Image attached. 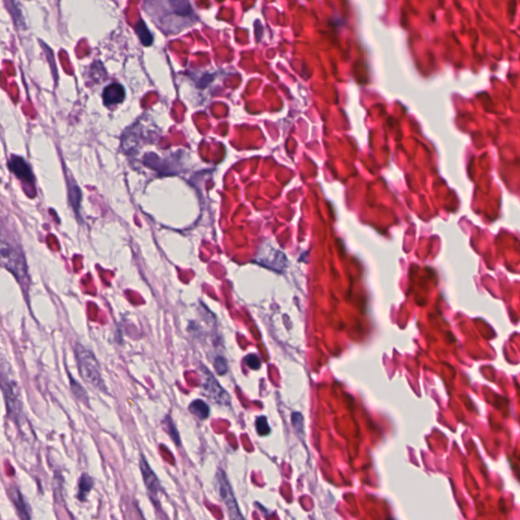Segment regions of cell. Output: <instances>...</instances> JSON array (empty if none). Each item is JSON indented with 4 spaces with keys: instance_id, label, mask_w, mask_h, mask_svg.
Here are the masks:
<instances>
[{
    "instance_id": "5b68a950",
    "label": "cell",
    "mask_w": 520,
    "mask_h": 520,
    "mask_svg": "<svg viewBox=\"0 0 520 520\" xmlns=\"http://www.w3.org/2000/svg\"><path fill=\"white\" fill-rule=\"evenodd\" d=\"M10 248L11 247L8 245V247L6 249L7 255L3 254V258H7V261H6L7 268L15 275V277L17 278L19 283L26 288L27 283H28V278H27V273H26L25 260L23 258L22 252H20L18 254L17 250H15V249L11 250Z\"/></svg>"
},
{
    "instance_id": "5bb4252c",
    "label": "cell",
    "mask_w": 520,
    "mask_h": 520,
    "mask_svg": "<svg viewBox=\"0 0 520 520\" xmlns=\"http://www.w3.org/2000/svg\"><path fill=\"white\" fill-rule=\"evenodd\" d=\"M164 425H165V428L168 432V434L170 435V437L172 438V440L174 441V443L177 445V446H180L181 445V440H180V435H179V432L177 431V428L172 419V417L170 415H167L164 420H162Z\"/></svg>"
},
{
    "instance_id": "4fadbf2b",
    "label": "cell",
    "mask_w": 520,
    "mask_h": 520,
    "mask_svg": "<svg viewBox=\"0 0 520 520\" xmlns=\"http://www.w3.org/2000/svg\"><path fill=\"white\" fill-rule=\"evenodd\" d=\"M136 32H137V36H138L140 42L142 43V45L150 46L152 44L153 37L143 20H139V22L137 23Z\"/></svg>"
},
{
    "instance_id": "8fae6325",
    "label": "cell",
    "mask_w": 520,
    "mask_h": 520,
    "mask_svg": "<svg viewBox=\"0 0 520 520\" xmlns=\"http://www.w3.org/2000/svg\"><path fill=\"white\" fill-rule=\"evenodd\" d=\"M189 411L198 419H205L208 417L210 409L206 402L201 399L193 400L189 405Z\"/></svg>"
},
{
    "instance_id": "2e32d148",
    "label": "cell",
    "mask_w": 520,
    "mask_h": 520,
    "mask_svg": "<svg viewBox=\"0 0 520 520\" xmlns=\"http://www.w3.org/2000/svg\"><path fill=\"white\" fill-rule=\"evenodd\" d=\"M255 426H256V430H257V433L260 435V436H265V435H268L270 433V428L267 424V418L265 416H258L256 418V422H255Z\"/></svg>"
},
{
    "instance_id": "277c9868",
    "label": "cell",
    "mask_w": 520,
    "mask_h": 520,
    "mask_svg": "<svg viewBox=\"0 0 520 520\" xmlns=\"http://www.w3.org/2000/svg\"><path fill=\"white\" fill-rule=\"evenodd\" d=\"M202 383L201 387L203 392L214 402L222 405H229L231 400L226 391L220 386L215 377L204 366L201 367Z\"/></svg>"
},
{
    "instance_id": "ba28073f",
    "label": "cell",
    "mask_w": 520,
    "mask_h": 520,
    "mask_svg": "<svg viewBox=\"0 0 520 520\" xmlns=\"http://www.w3.org/2000/svg\"><path fill=\"white\" fill-rule=\"evenodd\" d=\"M8 168L19 180L35 189L32 173L21 156H12L8 161Z\"/></svg>"
},
{
    "instance_id": "6da1fadb",
    "label": "cell",
    "mask_w": 520,
    "mask_h": 520,
    "mask_svg": "<svg viewBox=\"0 0 520 520\" xmlns=\"http://www.w3.org/2000/svg\"><path fill=\"white\" fill-rule=\"evenodd\" d=\"M147 10L153 19L161 25L160 28L175 34L194 20V13L189 0H147Z\"/></svg>"
},
{
    "instance_id": "30bf717a",
    "label": "cell",
    "mask_w": 520,
    "mask_h": 520,
    "mask_svg": "<svg viewBox=\"0 0 520 520\" xmlns=\"http://www.w3.org/2000/svg\"><path fill=\"white\" fill-rule=\"evenodd\" d=\"M10 498H11V501H12L14 507L16 508L18 516L22 519H29L30 515H29L28 507L26 505V502H25L22 494L19 492V490L17 488H13L10 491Z\"/></svg>"
},
{
    "instance_id": "7c38bea8",
    "label": "cell",
    "mask_w": 520,
    "mask_h": 520,
    "mask_svg": "<svg viewBox=\"0 0 520 520\" xmlns=\"http://www.w3.org/2000/svg\"><path fill=\"white\" fill-rule=\"evenodd\" d=\"M93 486V480L92 478L86 474V473H83L79 480H78V492H77V499L79 501H85L86 500V497L87 495L89 494V492L91 491Z\"/></svg>"
},
{
    "instance_id": "9c48e42d",
    "label": "cell",
    "mask_w": 520,
    "mask_h": 520,
    "mask_svg": "<svg viewBox=\"0 0 520 520\" xmlns=\"http://www.w3.org/2000/svg\"><path fill=\"white\" fill-rule=\"evenodd\" d=\"M125 98L124 87L119 83H111L104 88L103 101L106 106L117 105L122 103Z\"/></svg>"
},
{
    "instance_id": "e0dca14e",
    "label": "cell",
    "mask_w": 520,
    "mask_h": 520,
    "mask_svg": "<svg viewBox=\"0 0 520 520\" xmlns=\"http://www.w3.org/2000/svg\"><path fill=\"white\" fill-rule=\"evenodd\" d=\"M69 193H70V200H71V203L74 207L75 210H77L78 206H79V201H80V197H81V194H80V191L78 189L77 186H75L74 184L72 185V187L70 188L69 190Z\"/></svg>"
},
{
    "instance_id": "52a82bcc",
    "label": "cell",
    "mask_w": 520,
    "mask_h": 520,
    "mask_svg": "<svg viewBox=\"0 0 520 520\" xmlns=\"http://www.w3.org/2000/svg\"><path fill=\"white\" fill-rule=\"evenodd\" d=\"M139 465H140L141 474H142L143 481H144V484L146 486L148 496L151 499H153V498L156 499L157 495H158V492L160 491V484H159V481H158V478H157L156 474L151 469V467L149 466L147 460L142 455L140 456Z\"/></svg>"
},
{
    "instance_id": "ac0fdd59",
    "label": "cell",
    "mask_w": 520,
    "mask_h": 520,
    "mask_svg": "<svg viewBox=\"0 0 520 520\" xmlns=\"http://www.w3.org/2000/svg\"><path fill=\"white\" fill-rule=\"evenodd\" d=\"M213 364H214V369H215L217 374L223 375V374L226 373V371H228V363H226V360L223 356L215 358Z\"/></svg>"
},
{
    "instance_id": "9a60e30c",
    "label": "cell",
    "mask_w": 520,
    "mask_h": 520,
    "mask_svg": "<svg viewBox=\"0 0 520 520\" xmlns=\"http://www.w3.org/2000/svg\"><path fill=\"white\" fill-rule=\"evenodd\" d=\"M70 377V376H69ZM70 386H71V390H72V393L75 395L76 398L78 399H81L83 402H85L87 404V395H86V392L84 391V389L74 380L70 377Z\"/></svg>"
},
{
    "instance_id": "d6986e66",
    "label": "cell",
    "mask_w": 520,
    "mask_h": 520,
    "mask_svg": "<svg viewBox=\"0 0 520 520\" xmlns=\"http://www.w3.org/2000/svg\"><path fill=\"white\" fill-rule=\"evenodd\" d=\"M245 361H246L247 365L249 366V368H251L253 370H256V369L260 368V360H259V358L256 354H249V355H247Z\"/></svg>"
},
{
    "instance_id": "3957f363",
    "label": "cell",
    "mask_w": 520,
    "mask_h": 520,
    "mask_svg": "<svg viewBox=\"0 0 520 520\" xmlns=\"http://www.w3.org/2000/svg\"><path fill=\"white\" fill-rule=\"evenodd\" d=\"M215 481H216V488L218 491V495L225 505V508L228 509L229 515L233 519H241L243 516L240 513V509L238 507L237 501L234 497L233 490L231 488V484L228 480V477L223 470L218 469L215 475Z\"/></svg>"
},
{
    "instance_id": "8992f818",
    "label": "cell",
    "mask_w": 520,
    "mask_h": 520,
    "mask_svg": "<svg viewBox=\"0 0 520 520\" xmlns=\"http://www.w3.org/2000/svg\"><path fill=\"white\" fill-rule=\"evenodd\" d=\"M2 389L5 396L8 413L11 417L17 420L21 412V403L18 392L16 391V384L9 378L5 381V379L2 377Z\"/></svg>"
},
{
    "instance_id": "7a4b0ae2",
    "label": "cell",
    "mask_w": 520,
    "mask_h": 520,
    "mask_svg": "<svg viewBox=\"0 0 520 520\" xmlns=\"http://www.w3.org/2000/svg\"><path fill=\"white\" fill-rule=\"evenodd\" d=\"M74 354L81 378L93 388L105 392L107 388L102 378L98 360L93 352L82 344L76 343L74 347Z\"/></svg>"
}]
</instances>
